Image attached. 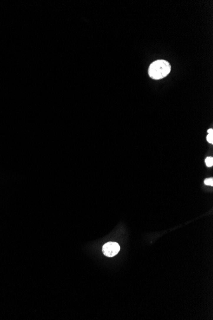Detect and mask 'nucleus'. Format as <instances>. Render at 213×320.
Masks as SVG:
<instances>
[{
    "instance_id": "nucleus-6",
    "label": "nucleus",
    "mask_w": 213,
    "mask_h": 320,
    "mask_svg": "<svg viewBox=\"0 0 213 320\" xmlns=\"http://www.w3.org/2000/svg\"><path fill=\"white\" fill-rule=\"evenodd\" d=\"M209 134H213V130L212 129V128H210V129H209L207 130Z\"/></svg>"
},
{
    "instance_id": "nucleus-5",
    "label": "nucleus",
    "mask_w": 213,
    "mask_h": 320,
    "mask_svg": "<svg viewBox=\"0 0 213 320\" xmlns=\"http://www.w3.org/2000/svg\"><path fill=\"white\" fill-rule=\"evenodd\" d=\"M207 140L209 143L212 144L213 143V134H208L207 136Z\"/></svg>"
},
{
    "instance_id": "nucleus-4",
    "label": "nucleus",
    "mask_w": 213,
    "mask_h": 320,
    "mask_svg": "<svg viewBox=\"0 0 213 320\" xmlns=\"http://www.w3.org/2000/svg\"><path fill=\"white\" fill-rule=\"evenodd\" d=\"M204 183L206 184V185H209V186H213V179L212 178H207L204 180Z\"/></svg>"
},
{
    "instance_id": "nucleus-2",
    "label": "nucleus",
    "mask_w": 213,
    "mask_h": 320,
    "mask_svg": "<svg viewBox=\"0 0 213 320\" xmlns=\"http://www.w3.org/2000/svg\"><path fill=\"white\" fill-rule=\"evenodd\" d=\"M120 251L119 245L116 242H107L102 247V252L107 257H113Z\"/></svg>"
},
{
    "instance_id": "nucleus-1",
    "label": "nucleus",
    "mask_w": 213,
    "mask_h": 320,
    "mask_svg": "<svg viewBox=\"0 0 213 320\" xmlns=\"http://www.w3.org/2000/svg\"><path fill=\"white\" fill-rule=\"evenodd\" d=\"M171 71V66L168 61L159 60L154 61L149 68V75L153 79H161L169 75Z\"/></svg>"
},
{
    "instance_id": "nucleus-3",
    "label": "nucleus",
    "mask_w": 213,
    "mask_h": 320,
    "mask_svg": "<svg viewBox=\"0 0 213 320\" xmlns=\"http://www.w3.org/2000/svg\"><path fill=\"white\" fill-rule=\"evenodd\" d=\"M205 162L207 167H212L213 165V158L212 157H208L205 160Z\"/></svg>"
}]
</instances>
